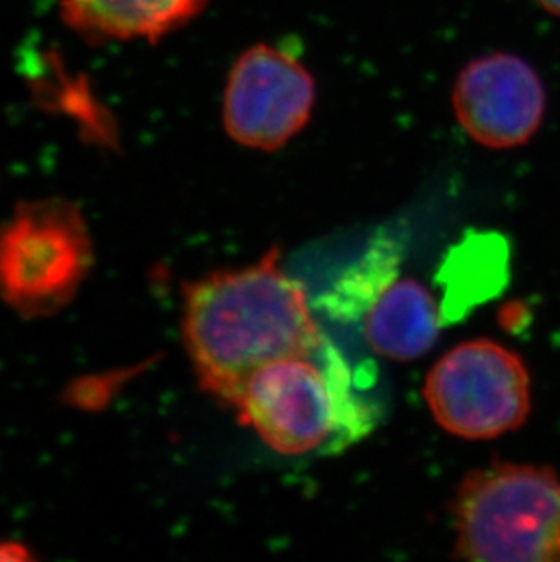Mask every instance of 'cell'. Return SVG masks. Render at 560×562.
<instances>
[{"label": "cell", "mask_w": 560, "mask_h": 562, "mask_svg": "<svg viewBox=\"0 0 560 562\" xmlns=\"http://www.w3.org/2000/svg\"><path fill=\"white\" fill-rule=\"evenodd\" d=\"M507 251L503 240L473 235L449 255L445 266L446 308L443 315L455 318L492 297L507 276Z\"/></svg>", "instance_id": "obj_10"}, {"label": "cell", "mask_w": 560, "mask_h": 562, "mask_svg": "<svg viewBox=\"0 0 560 562\" xmlns=\"http://www.w3.org/2000/svg\"><path fill=\"white\" fill-rule=\"evenodd\" d=\"M208 0H58L64 21L91 41H155L190 22Z\"/></svg>", "instance_id": "obj_9"}, {"label": "cell", "mask_w": 560, "mask_h": 562, "mask_svg": "<svg viewBox=\"0 0 560 562\" xmlns=\"http://www.w3.org/2000/svg\"><path fill=\"white\" fill-rule=\"evenodd\" d=\"M182 295L186 351L202 390L227 408L255 370L326 345L304 288L280 268L279 248L257 265L212 271Z\"/></svg>", "instance_id": "obj_1"}, {"label": "cell", "mask_w": 560, "mask_h": 562, "mask_svg": "<svg viewBox=\"0 0 560 562\" xmlns=\"http://www.w3.org/2000/svg\"><path fill=\"white\" fill-rule=\"evenodd\" d=\"M451 515L457 559L560 561V475L551 468L493 462L468 473Z\"/></svg>", "instance_id": "obj_3"}, {"label": "cell", "mask_w": 560, "mask_h": 562, "mask_svg": "<svg viewBox=\"0 0 560 562\" xmlns=\"http://www.w3.org/2000/svg\"><path fill=\"white\" fill-rule=\"evenodd\" d=\"M546 102L539 71L513 54L477 57L453 88L455 117L475 143L492 149L528 143L545 121Z\"/></svg>", "instance_id": "obj_7"}, {"label": "cell", "mask_w": 560, "mask_h": 562, "mask_svg": "<svg viewBox=\"0 0 560 562\" xmlns=\"http://www.w3.org/2000/svg\"><path fill=\"white\" fill-rule=\"evenodd\" d=\"M232 408L238 423L282 456H302L329 445L348 446L377 419L355 393L354 376L334 346L315 356L268 362L246 379Z\"/></svg>", "instance_id": "obj_2"}, {"label": "cell", "mask_w": 560, "mask_h": 562, "mask_svg": "<svg viewBox=\"0 0 560 562\" xmlns=\"http://www.w3.org/2000/svg\"><path fill=\"white\" fill-rule=\"evenodd\" d=\"M32 553L19 542H0V561H27Z\"/></svg>", "instance_id": "obj_12"}, {"label": "cell", "mask_w": 560, "mask_h": 562, "mask_svg": "<svg viewBox=\"0 0 560 562\" xmlns=\"http://www.w3.org/2000/svg\"><path fill=\"white\" fill-rule=\"evenodd\" d=\"M86 218L64 199L22 202L0 224V299L24 318L66 308L93 268Z\"/></svg>", "instance_id": "obj_4"}, {"label": "cell", "mask_w": 560, "mask_h": 562, "mask_svg": "<svg viewBox=\"0 0 560 562\" xmlns=\"http://www.w3.org/2000/svg\"><path fill=\"white\" fill-rule=\"evenodd\" d=\"M371 350L393 361H413L428 353L443 326V310L417 279L396 277L362 317Z\"/></svg>", "instance_id": "obj_8"}, {"label": "cell", "mask_w": 560, "mask_h": 562, "mask_svg": "<svg viewBox=\"0 0 560 562\" xmlns=\"http://www.w3.org/2000/svg\"><path fill=\"white\" fill-rule=\"evenodd\" d=\"M401 255L395 240H379L370 251L346 271L326 293L323 306L329 317L344 323L362 321L382 290L399 277Z\"/></svg>", "instance_id": "obj_11"}, {"label": "cell", "mask_w": 560, "mask_h": 562, "mask_svg": "<svg viewBox=\"0 0 560 562\" xmlns=\"http://www.w3.org/2000/svg\"><path fill=\"white\" fill-rule=\"evenodd\" d=\"M542 10L548 11L551 15L560 16V0H537Z\"/></svg>", "instance_id": "obj_13"}, {"label": "cell", "mask_w": 560, "mask_h": 562, "mask_svg": "<svg viewBox=\"0 0 560 562\" xmlns=\"http://www.w3.org/2000/svg\"><path fill=\"white\" fill-rule=\"evenodd\" d=\"M315 80L301 60L270 44L246 49L227 75L224 130L235 143L276 151L306 127Z\"/></svg>", "instance_id": "obj_6"}, {"label": "cell", "mask_w": 560, "mask_h": 562, "mask_svg": "<svg viewBox=\"0 0 560 562\" xmlns=\"http://www.w3.org/2000/svg\"><path fill=\"white\" fill-rule=\"evenodd\" d=\"M424 397L435 420L464 439H493L518 430L531 408L523 359L495 340L449 350L426 376Z\"/></svg>", "instance_id": "obj_5"}]
</instances>
